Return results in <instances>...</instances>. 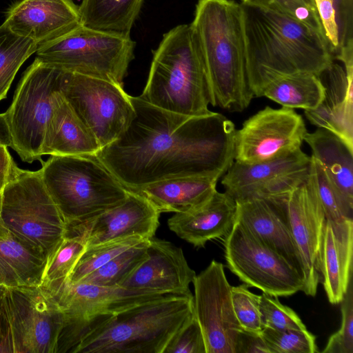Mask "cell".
Returning a JSON list of instances; mask_svg holds the SVG:
<instances>
[{
  "label": "cell",
  "instance_id": "ba28073f",
  "mask_svg": "<svg viewBox=\"0 0 353 353\" xmlns=\"http://www.w3.org/2000/svg\"><path fill=\"white\" fill-rule=\"evenodd\" d=\"M135 42L130 37L83 25L68 34L38 46L44 63L64 71L104 79L123 86Z\"/></svg>",
  "mask_w": 353,
  "mask_h": 353
},
{
  "label": "cell",
  "instance_id": "5bb4252c",
  "mask_svg": "<svg viewBox=\"0 0 353 353\" xmlns=\"http://www.w3.org/2000/svg\"><path fill=\"white\" fill-rule=\"evenodd\" d=\"M192 283L193 314L201 328L206 353H236L243 330L234 311L223 265L212 260Z\"/></svg>",
  "mask_w": 353,
  "mask_h": 353
},
{
  "label": "cell",
  "instance_id": "d6a6232c",
  "mask_svg": "<svg viewBox=\"0 0 353 353\" xmlns=\"http://www.w3.org/2000/svg\"><path fill=\"white\" fill-rule=\"evenodd\" d=\"M148 243V239L123 251L80 282L102 287L119 286L147 258Z\"/></svg>",
  "mask_w": 353,
  "mask_h": 353
},
{
  "label": "cell",
  "instance_id": "f5cc1de1",
  "mask_svg": "<svg viewBox=\"0 0 353 353\" xmlns=\"http://www.w3.org/2000/svg\"><path fill=\"white\" fill-rule=\"evenodd\" d=\"M248 1H249V0H241L242 2H246Z\"/></svg>",
  "mask_w": 353,
  "mask_h": 353
},
{
  "label": "cell",
  "instance_id": "ffe728a7",
  "mask_svg": "<svg viewBox=\"0 0 353 353\" xmlns=\"http://www.w3.org/2000/svg\"><path fill=\"white\" fill-rule=\"evenodd\" d=\"M160 214L141 196L128 190L125 200L89 221L72 226L80 230L86 248L114 239L154 236Z\"/></svg>",
  "mask_w": 353,
  "mask_h": 353
},
{
  "label": "cell",
  "instance_id": "9a60e30c",
  "mask_svg": "<svg viewBox=\"0 0 353 353\" xmlns=\"http://www.w3.org/2000/svg\"><path fill=\"white\" fill-rule=\"evenodd\" d=\"M307 132L301 115L294 109L266 106L236 130L234 161L254 163L301 148Z\"/></svg>",
  "mask_w": 353,
  "mask_h": 353
},
{
  "label": "cell",
  "instance_id": "816d5d0a",
  "mask_svg": "<svg viewBox=\"0 0 353 353\" xmlns=\"http://www.w3.org/2000/svg\"><path fill=\"white\" fill-rule=\"evenodd\" d=\"M1 191H0V207H1Z\"/></svg>",
  "mask_w": 353,
  "mask_h": 353
},
{
  "label": "cell",
  "instance_id": "f546056e",
  "mask_svg": "<svg viewBox=\"0 0 353 353\" xmlns=\"http://www.w3.org/2000/svg\"><path fill=\"white\" fill-rule=\"evenodd\" d=\"M325 95V87L319 77L299 73L279 77L264 88L265 97L282 107L311 110L316 108Z\"/></svg>",
  "mask_w": 353,
  "mask_h": 353
},
{
  "label": "cell",
  "instance_id": "681fc988",
  "mask_svg": "<svg viewBox=\"0 0 353 353\" xmlns=\"http://www.w3.org/2000/svg\"><path fill=\"white\" fill-rule=\"evenodd\" d=\"M310 6H311L313 8H315L314 2V0H304Z\"/></svg>",
  "mask_w": 353,
  "mask_h": 353
},
{
  "label": "cell",
  "instance_id": "603a6c76",
  "mask_svg": "<svg viewBox=\"0 0 353 353\" xmlns=\"http://www.w3.org/2000/svg\"><path fill=\"white\" fill-rule=\"evenodd\" d=\"M353 219H326L321 253V283L331 304L343 300L352 279Z\"/></svg>",
  "mask_w": 353,
  "mask_h": 353
},
{
  "label": "cell",
  "instance_id": "d6986e66",
  "mask_svg": "<svg viewBox=\"0 0 353 353\" xmlns=\"http://www.w3.org/2000/svg\"><path fill=\"white\" fill-rule=\"evenodd\" d=\"M147 258L119 285L132 290L163 293H190L196 276L182 249L172 243L151 237Z\"/></svg>",
  "mask_w": 353,
  "mask_h": 353
},
{
  "label": "cell",
  "instance_id": "8d00e7d4",
  "mask_svg": "<svg viewBox=\"0 0 353 353\" xmlns=\"http://www.w3.org/2000/svg\"><path fill=\"white\" fill-rule=\"evenodd\" d=\"M248 288L245 283L231 286L234 311L243 331L261 334L263 327L259 310L260 295L252 293Z\"/></svg>",
  "mask_w": 353,
  "mask_h": 353
},
{
  "label": "cell",
  "instance_id": "4fadbf2b",
  "mask_svg": "<svg viewBox=\"0 0 353 353\" xmlns=\"http://www.w3.org/2000/svg\"><path fill=\"white\" fill-rule=\"evenodd\" d=\"M225 236L226 266L243 283L273 296L303 291L304 280L299 272L238 221Z\"/></svg>",
  "mask_w": 353,
  "mask_h": 353
},
{
  "label": "cell",
  "instance_id": "ee69618b",
  "mask_svg": "<svg viewBox=\"0 0 353 353\" xmlns=\"http://www.w3.org/2000/svg\"><path fill=\"white\" fill-rule=\"evenodd\" d=\"M236 353H270L261 334L242 331L239 336Z\"/></svg>",
  "mask_w": 353,
  "mask_h": 353
},
{
  "label": "cell",
  "instance_id": "d590c367",
  "mask_svg": "<svg viewBox=\"0 0 353 353\" xmlns=\"http://www.w3.org/2000/svg\"><path fill=\"white\" fill-rule=\"evenodd\" d=\"M261 335L270 353L319 352L316 336L305 330L263 327Z\"/></svg>",
  "mask_w": 353,
  "mask_h": 353
},
{
  "label": "cell",
  "instance_id": "f1b7e54d",
  "mask_svg": "<svg viewBox=\"0 0 353 353\" xmlns=\"http://www.w3.org/2000/svg\"><path fill=\"white\" fill-rule=\"evenodd\" d=\"M145 0H81L79 12L83 26L130 36Z\"/></svg>",
  "mask_w": 353,
  "mask_h": 353
},
{
  "label": "cell",
  "instance_id": "52a82bcc",
  "mask_svg": "<svg viewBox=\"0 0 353 353\" xmlns=\"http://www.w3.org/2000/svg\"><path fill=\"white\" fill-rule=\"evenodd\" d=\"M0 222L13 234L42 252L48 260L67 231L40 170H23L15 162L1 191Z\"/></svg>",
  "mask_w": 353,
  "mask_h": 353
},
{
  "label": "cell",
  "instance_id": "c3c4849f",
  "mask_svg": "<svg viewBox=\"0 0 353 353\" xmlns=\"http://www.w3.org/2000/svg\"><path fill=\"white\" fill-rule=\"evenodd\" d=\"M349 12L353 14V0H345Z\"/></svg>",
  "mask_w": 353,
  "mask_h": 353
},
{
  "label": "cell",
  "instance_id": "7dc6e473",
  "mask_svg": "<svg viewBox=\"0 0 353 353\" xmlns=\"http://www.w3.org/2000/svg\"><path fill=\"white\" fill-rule=\"evenodd\" d=\"M0 353H12V349L3 327L0 323Z\"/></svg>",
  "mask_w": 353,
  "mask_h": 353
},
{
  "label": "cell",
  "instance_id": "4316f807",
  "mask_svg": "<svg viewBox=\"0 0 353 353\" xmlns=\"http://www.w3.org/2000/svg\"><path fill=\"white\" fill-rule=\"evenodd\" d=\"M48 258L0 222V285L40 286Z\"/></svg>",
  "mask_w": 353,
  "mask_h": 353
},
{
  "label": "cell",
  "instance_id": "7bdbcfd3",
  "mask_svg": "<svg viewBox=\"0 0 353 353\" xmlns=\"http://www.w3.org/2000/svg\"><path fill=\"white\" fill-rule=\"evenodd\" d=\"M332 1L336 12L341 49L347 43L353 41V14L349 12L345 0Z\"/></svg>",
  "mask_w": 353,
  "mask_h": 353
},
{
  "label": "cell",
  "instance_id": "b9f144b4",
  "mask_svg": "<svg viewBox=\"0 0 353 353\" xmlns=\"http://www.w3.org/2000/svg\"><path fill=\"white\" fill-rule=\"evenodd\" d=\"M272 1L293 17L323 32L316 10L310 6L304 0Z\"/></svg>",
  "mask_w": 353,
  "mask_h": 353
},
{
  "label": "cell",
  "instance_id": "7402d4cb",
  "mask_svg": "<svg viewBox=\"0 0 353 353\" xmlns=\"http://www.w3.org/2000/svg\"><path fill=\"white\" fill-rule=\"evenodd\" d=\"M325 87L319 106L304 110L307 119L326 129L353 148V63L344 68L334 62L319 75Z\"/></svg>",
  "mask_w": 353,
  "mask_h": 353
},
{
  "label": "cell",
  "instance_id": "1f68e13d",
  "mask_svg": "<svg viewBox=\"0 0 353 353\" xmlns=\"http://www.w3.org/2000/svg\"><path fill=\"white\" fill-rule=\"evenodd\" d=\"M32 40L0 26V101L6 98L10 87L23 63L37 49Z\"/></svg>",
  "mask_w": 353,
  "mask_h": 353
},
{
  "label": "cell",
  "instance_id": "d4e9b609",
  "mask_svg": "<svg viewBox=\"0 0 353 353\" xmlns=\"http://www.w3.org/2000/svg\"><path fill=\"white\" fill-rule=\"evenodd\" d=\"M218 180L192 176L167 179L130 190L147 200L159 213H182L208 201L216 191Z\"/></svg>",
  "mask_w": 353,
  "mask_h": 353
},
{
  "label": "cell",
  "instance_id": "bcb514c9",
  "mask_svg": "<svg viewBox=\"0 0 353 353\" xmlns=\"http://www.w3.org/2000/svg\"><path fill=\"white\" fill-rule=\"evenodd\" d=\"M0 145L7 148L12 145L6 112L0 113Z\"/></svg>",
  "mask_w": 353,
  "mask_h": 353
},
{
  "label": "cell",
  "instance_id": "f6af8a7d",
  "mask_svg": "<svg viewBox=\"0 0 353 353\" xmlns=\"http://www.w3.org/2000/svg\"><path fill=\"white\" fill-rule=\"evenodd\" d=\"M14 162L8 148L0 145V191H2L9 180Z\"/></svg>",
  "mask_w": 353,
  "mask_h": 353
},
{
  "label": "cell",
  "instance_id": "ab89813d",
  "mask_svg": "<svg viewBox=\"0 0 353 353\" xmlns=\"http://www.w3.org/2000/svg\"><path fill=\"white\" fill-rule=\"evenodd\" d=\"M164 353H206L203 334L194 314L172 339Z\"/></svg>",
  "mask_w": 353,
  "mask_h": 353
},
{
  "label": "cell",
  "instance_id": "7a4b0ae2",
  "mask_svg": "<svg viewBox=\"0 0 353 353\" xmlns=\"http://www.w3.org/2000/svg\"><path fill=\"white\" fill-rule=\"evenodd\" d=\"M248 79L254 97L285 75H320L333 63L324 33L272 0L241 3Z\"/></svg>",
  "mask_w": 353,
  "mask_h": 353
},
{
  "label": "cell",
  "instance_id": "8fae6325",
  "mask_svg": "<svg viewBox=\"0 0 353 353\" xmlns=\"http://www.w3.org/2000/svg\"><path fill=\"white\" fill-rule=\"evenodd\" d=\"M0 322L12 353H57L64 315L56 298L42 287L6 288Z\"/></svg>",
  "mask_w": 353,
  "mask_h": 353
},
{
  "label": "cell",
  "instance_id": "44dd1931",
  "mask_svg": "<svg viewBox=\"0 0 353 353\" xmlns=\"http://www.w3.org/2000/svg\"><path fill=\"white\" fill-rule=\"evenodd\" d=\"M235 202V221L284 257L304 280L303 265L279 196Z\"/></svg>",
  "mask_w": 353,
  "mask_h": 353
},
{
  "label": "cell",
  "instance_id": "836d02e7",
  "mask_svg": "<svg viewBox=\"0 0 353 353\" xmlns=\"http://www.w3.org/2000/svg\"><path fill=\"white\" fill-rule=\"evenodd\" d=\"M307 178L316 190L326 219L337 221L352 218L353 204L345 199L321 165L312 157H310Z\"/></svg>",
  "mask_w": 353,
  "mask_h": 353
},
{
  "label": "cell",
  "instance_id": "60d3db41",
  "mask_svg": "<svg viewBox=\"0 0 353 353\" xmlns=\"http://www.w3.org/2000/svg\"><path fill=\"white\" fill-rule=\"evenodd\" d=\"M324 35L333 55L340 50V39L335 8L332 0H314ZM334 56V57H335Z\"/></svg>",
  "mask_w": 353,
  "mask_h": 353
},
{
  "label": "cell",
  "instance_id": "6da1fadb",
  "mask_svg": "<svg viewBox=\"0 0 353 353\" xmlns=\"http://www.w3.org/2000/svg\"><path fill=\"white\" fill-rule=\"evenodd\" d=\"M130 99V123L95 155L128 190L181 177L219 180L234 162L236 130L224 115L185 116Z\"/></svg>",
  "mask_w": 353,
  "mask_h": 353
},
{
  "label": "cell",
  "instance_id": "e0dca14e",
  "mask_svg": "<svg viewBox=\"0 0 353 353\" xmlns=\"http://www.w3.org/2000/svg\"><path fill=\"white\" fill-rule=\"evenodd\" d=\"M279 199L304 268L302 292L315 296L321 283V253L326 222L323 206L308 178Z\"/></svg>",
  "mask_w": 353,
  "mask_h": 353
},
{
  "label": "cell",
  "instance_id": "f907efd6",
  "mask_svg": "<svg viewBox=\"0 0 353 353\" xmlns=\"http://www.w3.org/2000/svg\"><path fill=\"white\" fill-rule=\"evenodd\" d=\"M6 287L0 285V300L5 292Z\"/></svg>",
  "mask_w": 353,
  "mask_h": 353
},
{
  "label": "cell",
  "instance_id": "5b68a950",
  "mask_svg": "<svg viewBox=\"0 0 353 353\" xmlns=\"http://www.w3.org/2000/svg\"><path fill=\"white\" fill-rule=\"evenodd\" d=\"M193 316V294L176 293L117 314L73 353H164Z\"/></svg>",
  "mask_w": 353,
  "mask_h": 353
},
{
  "label": "cell",
  "instance_id": "f35d334b",
  "mask_svg": "<svg viewBox=\"0 0 353 353\" xmlns=\"http://www.w3.org/2000/svg\"><path fill=\"white\" fill-rule=\"evenodd\" d=\"M342 321L340 329L330 336L323 353H353V282L340 303Z\"/></svg>",
  "mask_w": 353,
  "mask_h": 353
},
{
  "label": "cell",
  "instance_id": "4dcf8cb0",
  "mask_svg": "<svg viewBox=\"0 0 353 353\" xmlns=\"http://www.w3.org/2000/svg\"><path fill=\"white\" fill-rule=\"evenodd\" d=\"M85 249L83 232L67 227L64 239L48 260L40 286L52 295L57 292L68 282Z\"/></svg>",
  "mask_w": 353,
  "mask_h": 353
},
{
  "label": "cell",
  "instance_id": "83f0119b",
  "mask_svg": "<svg viewBox=\"0 0 353 353\" xmlns=\"http://www.w3.org/2000/svg\"><path fill=\"white\" fill-rule=\"evenodd\" d=\"M312 156L345 197L353 204V148L333 132L318 128L304 137Z\"/></svg>",
  "mask_w": 353,
  "mask_h": 353
},
{
  "label": "cell",
  "instance_id": "30bf717a",
  "mask_svg": "<svg viewBox=\"0 0 353 353\" xmlns=\"http://www.w3.org/2000/svg\"><path fill=\"white\" fill-rule=\"evenodd\" d=\"M173 294L119 286L102 287L85 282L65 283L53 294L64 315L57 353H73L86 336L117 314Z\"/></svg>",
  "mask_w": 353,
  "mask_h": 353
},
{
  "label": "cell",
  "instance_id": "484cf974",
  "mask_svg": "<svg viewBox=\"0 0 353 353\" xmlns=\"http://www.w3.org/2000/svg\"><path fill=\"white\" fill-rule=\"evenodd\" d=\"M101 149L96 137L61 94L46 128L42 154L95 156Z\"/></svg>",
  "mask_w": 353,
  "mask_h": 353
},
{
  "label": "cell",
  "instance_id": "2e32d148",
  "mask_svg": "<svg viewBox=\"0 0 353 353\" xmlns=\"http://www.w3.org/2000/svg\"><path fill=\"white\" fill-rule=\"evenodd\" d=\"M310 163V157L301 148L258 163L234 161L221 184L235 201L276 198L288 194L306 181Z\"/></svg>",
  "mask_w": 353,
  "mask_h": 353
},
{
  "label": "cell",
  "instance_id": "7c38bea8",
  "mask_svg": "<svg viewBox=\"0 0 353 353\" xmlns=\"http://www.w3.org/2000/svg\"><path fill=\"white\" fill-rule=\"evenodd\" d=\"M61 92L101 148L123 132L134 114L123 86L104 79L64 71Z\"/></svg>",
  "mask_w": 353,
  "mask_h": 353
},
{
  "label": "cell",
  "instance_id": "8992f818",
  "mask_svg": "<svg viewBox=\"0 0 353 353\" xmlns=\"http://www.w3.org/2000/svg\"><path fill=\"white\" fill-rule=\"evenodd\" d=\"M39 170L67 226L81 224L121 203L128 190L95 156L52 155Z\"/></svg>",
  "mask_w": 353,
  "mask_h": 353
},
{
  "label": "cell",
  "instance_id": "9c48e42d",
  "mask_svg": "<svg viewBox=\"0 0 353 353\" xmlns=\"http://www.w3.org/2000/svg\"><path fill=\"white\" fill-rule=\"evenodd\" d=\"M63 72L36 57L24 72L5 112L12 148L25 162L43 161L44 137L61 94Z\"/></svg>",
  "mask_w": 353,
  "mask_h": 353
},
{
  "label": "cell",
  "instance_id": "e575fe53",
  "mask_svg": "<svg viewBox=\"0 0 353 353\" xmlns=\"http://www.w3.org/2000/svg\"><path fill=\"white\" fill-rule=\"evenodd\" d=\"M146 240L148 239L140 236H130L86 248L66 283L74 284L80 282L123 251Z\"/></svg>",
  "mask_w": 353,
  "mask_h": 353
},
{
  "label": "cell",
  "instance_id": "ac0fdd59",
  "mask_svg": "<svg viewBox=\"0 0 353 353\" xmlns=\"http://www.w3.org/2000/svg\"><path fill=\"white\" fill-rule=\"evenodd\" d=\"M37 46L61 37L82 25L72 0H20L7 10L3 23Z\"/></svg>",
  "mask_w": 353,
  "mask_h": 353
},
{
  "label": "cell",
  "instance_id": "cb8c5ba5",
  "mask_svg": "<svg viewBox=\"0 0 353 353\" xmlns=\"http://www.w3.org/2000/svg\"><path fill=\"white\" fill-rule=\"evenodd\" d=\"M235 214V201L226 192L216 190L201 206L175 213L168 220V225L179 238L201 248L208 241L226 236L234 223Z\"/></svg>",
  "mask_w": 353,
  "mask_h": 353
},
{
  "label": "cell",
  "instance_id": "3957f363",
  "mask_svg": "<svg viewBox=\"0 0 353 353\" xmlns=\"http://www.w3.org/2000/svg\"><path fill=\"white\" fill-rule=\"evenodd\" d=\"M203 59L210 104L232 112L254 97L248 83L243 10L233 0H199L190 24Z\"/></svg>",
  "mask_w": 353,
  "mask_h": 353
},
{
  "label": "cell",
  "instance_id": "74e56055",
  "mask_svg": "<svg viewBox=\"0 0 353 353\" xmlns=\"http://www.w3.org/2000/svg\"><path fill=\"white\" fill-rule=\"evenodd\" d=\"M259 310L263 327L275 330H305L298 314L288 306L283 305L278 296L263 292L260 295Z\"/></svg>",
  "mask_w": 353,
  "mask_h": 353
},
{
  "label": "cell",
  "instance_id": "277c9868",
  "mask_svg": "<svg viewBox=\"0 0 353 353\" xmlns=\"http://www.w3.org/2000/svg\"><path fill=\"white\" fill-rule=\"evenodd\" d=\"M142 99L159 108L190 117L212 112L205 68L190 24L163 34L153 52Z\"/></svg>",
  "mask_w": 353,
  "mask_h": 353
}]
</instances>
